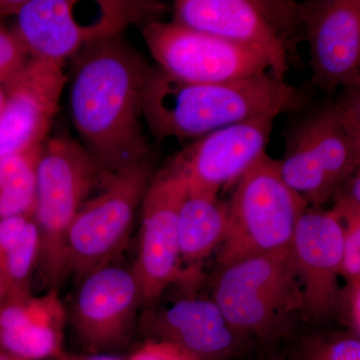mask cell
<instances>
[{
  "label": "cell",
  "mask_w": 360,
  "mask_h": 360,
  "mask_svg": "<svg viewBox=\"0 0 360 360\" xmlns=\"http://www.w3.org/2000/svg\"><path fill=\"white\" fill-rule=\"evenodd\" d=\"M70 59L71 120L101 172L115 174L151 160L142 112L146 59L122 34L85 45Z\"/></svg>",
  "instance_id": "6da1fadb"
},
{
  "label": "cell",
  "mask_w": 360,
  "mask_h": 360,
  "mask_svg": "<svg viewBox=\"0 0 360 360\" xmlns=\"http://www.w3.org/2000/svg\"><path fill=\"white\" fill-rule=\"evenodd\" d=\"M295 86L272 77L215 84H187L150 66L144 86V123L158 141L198 139L258 116H278L295 108Z\"/></svg>",
  "instance_id": "7a4b0ae2"
},
{
  "label": "cell",
  "mask_w": 360,
  "mask_h": 360,
  "mask_svg": "<svg viewBox=\"0 0 360 360\" xmlns=\"http://www.w3.org/2000/svg\"><path fill=\"white\" fill-rule=\"evenodd\" d=\"M278 165L285 184L309 205L331 200L360 168V89L331 94L295 117L284 131Z\"/></svg>",
  "instance_id": "3957f363"
},
{
  "label": "cell",
  "mask_w": 360,
  "mask_h": 360,
  "mask_svg": "<svg viewBox=\"0 0 360 360\" xmlns=\"http://www.w3.org/2000/svg\"><path fill=\"white\" fill-rule=\"evenodd\" d=\"M219 269L212 300L232 328L265 347L290 338L304 311L291 245Z\"/></svg>",
  "instance_id": "277c9868"
},
{
  "label": "cell",
  "mask_w": 360,
  "mask_h": 360,
  "mask_svg": "<svg viewBox=\"0 0 360 360\" xmlns=\"http://www.w3.org/2000/svg\"><path fill=\"white\" fill-rule=\"evenodd\" d=\"M104 174L78 139L49 136L40 148L33 219L39 232L37 269L47 290L68 274V234L73 219Z\"/></svg>",
  "instance_id": "5b68a950"
},
{
  "label": "cell",
  "mask_w": 360,
  "mask_h": 360,
  "mask_svg": "<svg viewBox=\"0 0 360 360\" xmlns=\"http://www.w3.org/2000/svg\"><path fill=\"white\" fill-rule=\"evenodd\" d=\"M229 227L217 250L219 269L291 245L309 205L284 181L278 160L265 153L233 186Z\"/></svg>",
  "instance_id": "8992f818"
},
{
  "label": "cell",
  "mask_w": 360,
  "mask_h": 360,
  "mask_svg": "<svg viewBox=\"0 0 360 360\" xmlns=\"http://www.w3.org/2000/svg\"><path fill=\"white\" fill-rule=\"evenodd\" d=\"M155 174L153 158L106 174L98 193L80 207L68 234V274L77 281L113 264L124 250L135 214Z\"/></svg>",
  "instance_id": "52a82bcc"
},
{
  "label": "cell",
  "mask_w": 360,
  "mask_h": 360,
  "mask_svg": "<svg viewBox=\"0 0 360 360\" xmlns=\"http://www.w3.org/2000/svg\"><path fill=\"white\" fill-rule=\"evenodd\" d=\"M142 37L156 68L187 84L232 82L270 72L269 58L258 49L174 21L143 25Z\"/></svg>",
  "instance_id": "ba28073f"
},
{
  "label": "cell",
  "mask_w": 360,
  "mask_h": 360,
  "mask_svg": "<svg viewBox=\"0 0 360 360\" xmlns=\"http://www.w3.org/2000/svg\"><path fill=\"white\" fill-rule=\"evenodd\" d=\"M184 179L169 167L155 172L141 203V227L132 266L142 307L155 305L174 283L194 286L201 274L184 269L180 257L179 212L186 194Z\"/></svg>",
  "instance_id": "9c48e42d"
},
{
  "label": "cell",
  "mask_w": 360,
  "mask_h": 360,
  "mask_svg": "<svg viewBox=\"0 0 360 360\" xmlns=\"http://www.w3.org/2000/svg\"><path fill=\"white\" fill-rule=\"evenodd\" d=\"M77 0H23L16 8L13 28L25 44L30 58L63 63L85 45L96 40L122 34L134 23L160 20L165 4L136 0L124 13L96 23L78 18Z\"/></svg>",
  "instance_id": "30bf717a"
},
{
  "label": "cell",
  "mask_w": 360,
  "mask_h": 360,
  "mask_svg": "<svg viewBox=\"0 0 360 360\" xmlns=\"http://www.w3.org/2000/svg\"><path fill=\"white\" fill-rule=\"evenodd\" d=\"M141 307V290L131 269L113 262L78 281L70 319L89 354H111L129 340Z\"/></svg>",
  "instance_id": "8fae6325"
},
{
  "label": "cell",
  "mask_w": 360,
  "mask_h": 360,
  "mask_svg": "<svg viewBox=\"0 0 360 360\" xmlns=\"http://www.w3.org/2000/svg\"><path fill=\"white\" fill-rule=\"evenodd\" d=\"M300 14L309 46V86L328 96L360 89L359 0L303 2Z\"/></svg>",
  "instance_id": "7c38bea8"
},
{
  "label": "cell",
  "mask_w": 360,
  "mask_h": 360,
  "mask_svg": "<svg viewBox=\"0 0 360 360\" xmlns=\"http://www.w3.org/2000/svg\"><path fill=\"white\" fill-rule=\"evenodd\" d=\"M276 116H258L196 139L167 167L184 179L187 191L219 195L266 153Z\"/></svg>",
  "instance_id": "4fadbf2b"
},
{
  "label": "cell",
  "mask_w": 360,
  "mask_h": 360,
  "mask_svg": "<svg viewBox=\"0 0 360 360\" xmlns=\"http://www.w3.org/2000/svg\"><path fill=\"white\" fill-rule=\"evenodd\" d=\"M63 63L30 58L2 85L0 158L39 148L51 135L68 75Z\"/></svg>",
  "instance_id": "5bb4252c"
},
{
  "label": "cell",
  "mask_w": 360,
  "mask_h": 360,
  "mask_svg": "<svg viewBox=\"0 0 360 360\" xmlns=\"http://www.w3.org/2000/svg\"><path fill=\"white\" fill-rule=\"evenodd\" d=\"M304 298V321L335 317L342 265V224L333 210L321 206L303 212L291 241Z\"/></svg>",
  "instance_id": "9a60e30c"
},
{
  "label": "cell",
  "mask_w": 360,
  "mask_h": 360,
  "mask_svg": "<svg viewBox=\"0 0 360 360\" xmlns=\"http://www.w3.org/2000/svg\"><path fill=\"white\" fill-rule=\"evenodd\" d=\"M142 328L150 340L167 341L205 360L245 355L253 342L232 328L213 300L186 297L167 309L146 312Z\"/></svg>",
  "instance_id": "2e32d148"
},
{
  "label": "cell",
  "mask_w": 360,
  "mask_h": 360,
  "mask_svg": "<svg viewBox=\"0 0 360 360\" xmlns=\"http://www.w3.org/2000/svg\"><path fill=\"white\" fill-rule=\"evenodd\" d=\"M172 21L258 49L269 58L270 75L285 80L288 51L257 0H176Z\"/></svg>",
  "instance_id": "e0dca14e"
},
{
  "label": "cell",
  "mask_w": 360,
  "mask_h": 360,
  "mask_svg": "<svg viewBox=\"0 0 360 360\" xmlns=\"http://www.w3.org/2000/svg\"><path fill=\"white\" fill-rule=\"evenodd\" d=\"M68 319L58 288L6 296L0 305V352L21 360H58L66 352Z\"/></svg>",
  "instance_id": "ac0fdd59"
},
{
  "label": "cell",
  "mask_w": 360,
  "mask_h": 360,
  "mask_svg": "<svg viewBox=\"0 0 360 360\" xmlns=\"http://www.w3.org/2000/svg\"><path fill=\"white\" fill-rule=\"evenodd\" d=\"M227 227V201L186 189L179 212V251L184 269L201 274V262L219 250Z\"/></svg>",
  "instance_id": "d6986e66"
},
{
  "label": "cell",
  "mask_w": 360,
  "mask_h": 360,
  "mask_svg": "<svg viewBox=\"0 0 360 360\" xmlns=\"http://www.w3.org/2000/svg\"><path fill=\"white\" fill-rule=\"evenodd\" d=\"M40 239L33 215L0 220V281L6 296L32 293L30 281L39 264Z\"/></svg>",
  "instance_id": "ffe728a7"
},
{
  "label": "cell",
  "mask_w": 360,
  "mask_h": 360,
  "mask_svg": "<svg viewBox=\"0 0 360 360\" xmlns=\"http://www.w3.org/2000/svg\"><path fill=\"white\" fill-rule=\"evenodd\" d=\"M40 148L0 158V220L33 215Z\"/></svg>",
  "instance_id": "44dd1931"
},
{
  "label": "cell",
  "mask_w": 360,
  "mask_h": 360,
  "mask_svg": "<svg viewBox=\"0 0 360 360\" xmlns=\"http://www.w3.org/2000/svg\"><path fill=\"white\" fill-rule=\"evenodd\" d=\"M288 360H360V338L347 330L315 331L295 343Z\"/></svg>",
  "instance_id": "7402d4cb"
},
{
  "label": "cell",
  "mask_w": 360,
  "mask_h": 360,
  "mask_svg": "<svg viewBox=\"0 0 360 360\" xmlns=\"http://www.w3.org/2000/svg\"><path fill=\"white\" fill-rule=\"evenodd\" d=\"M336 214L340 217L342 224V265L340 276L345 277L347 281L360 279V212Z\"/></svg>",
  "instance_id": "603a6c76"
},
{
  "label": "cell",
  "mask_w": 360,
  "mask_h": 360,
  "mask_svg": "<svg viewBox=\"0 0 360 360\" xmlns=\"http://www.w3.org/2000/svg\"><path fill=\"white\" fill-rule=\"evenodd\" d=\"M22 40L14 30L0 23V85L13 77L30 60Z\"/></svg>",
  "instance_id": "cb8c5ba5"
},
{
  "label": "cell",
  "mask_w": 360,
  "mask_h": 360,
  "mask_svg": "<svg viewBox=\"0 0 360 360\" xmlns=\"http://www.w3.org/2000/svg\"><path fill=\"white\" fill-rule=\"evenodd\" d=\"M335 317L345 330L360 338V279L348 281L340 288Z\"/></svg>",
  "instance_id": "d4e9b609"
},
{
  "label": "cell",
  "mask_w": 360,
  "mask_h": 360,
  "mask_svg": "<svg viewBox=\"0 0 360 360\" xmlns=\"http://www.w3.org/2000/svg\"><path fill=\"white\" fill-rule=\"evenodd\" d=\"M125 360H205L167 341L149 340Z\"/></svg>",
  "instance_id": "484cf974"
},
{
  "label": "cell",
  "mask_w": 360,
  "mask_h": 360,
  "mask_svg": "<svg viewBox=\"0 0 360 360\" xmlns=\"http://www.w3.org/2000/svg\"><path fill=\"white\" fill-rule=\"evenodd\" d=\"M58 360H125L112 354H71L65 352Z\"/></svg>",
  "instance_id": "4316f807"
},
{
  "label": "cell",
  "mask_w": 360,
  "mask_h": 360,
  "mask_svg": "<svg viewBox=\"0 0 360 360\" xmlns=\"http://www.w3.org/2000/svg\"><path fill=\"white\" fill-rule=\"evenodd\" d=\"M4 106V92L1 85H0V117H1L2 110Z\"/></svg>",
  "instance_id": "83f0119b"
},
{
  "label": "cell",
  "mask_w": 360,
  "mask_h": 360,
  "mask_svg": "<svg viewBox=\"0 0 360 360\" xmlns=\"http://www.w3.org/2000/svg\"><path fill=\"white\" fill-rule=\"evenodd\" d=\"M6 290H4V285H2L1 281H0V305H1V303L2 302H4V298H6Z\"/></svg>",
  "instance_id": "f1b7e54d"
},
{
  "label": "cell",
  "mask_w": 360,
  "mask_h": 360,
  "mask_svg": "<svg viewBox=\"0 0 360 360\" xmlns=\"http://www.w3.org/2000/svg\"><path fill=\"white\" fill-rule=\"evenodd\" d=\"M0 360H21V359H15V357L11 356V355H7L6 354H2V352H0Z\"/></svg>",
  "instance_id": "f546056e"
},
{
  "label": "cell",
  "mask_w": 360,
  "mask_h": 360,
  "mask_svg": "<svg viewBox=\"0 0 360 360\" xmlns=\"http://www.w3.org/2000/svg\"><path fill=\"white\" fill-rule=\"evenodd\" d=\"M264 360H288L285 357L281 356V355H274V356L266 357Z\"/></svg>",
  "instance_id": "4dcf8cb0"
}]
</instances>
